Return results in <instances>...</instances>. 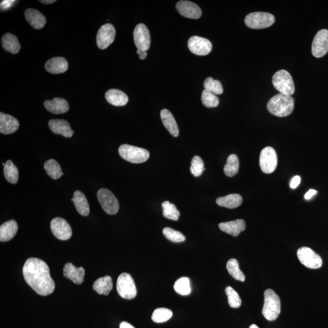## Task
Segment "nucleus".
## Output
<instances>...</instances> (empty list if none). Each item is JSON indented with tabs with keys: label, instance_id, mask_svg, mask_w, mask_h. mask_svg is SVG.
<instances>
[{
	"label": "nucleus",
	"instance_id": "nucleus-1",
	"mask_svg": "<svg viewBox=\"0 0 328 328\" xmlns=\"http://www.w3.org/2000/svg\"><path fill=\"white\" fill-rule=\"evenodd\" d=\"M23 275L26 283L37 294L48 296L54 292L55 283L50 275L48 265L41 259L30 258L23 267Z\"/></svg>",
	"mask_w": 328,
	"mask_h": 328
},
{
	"label": "nucleus",
	"instance_id": "nucleus-2",
	"mask_svg": "<svg viewBox=\"0 0 328 328\" xmlns=\"http://www.w3.org/2000/svg\"><path fill=\"white\" fill-rule=\"evenodd\" d=\"M294 108V100L291 96L279 93L269 100L267 109L272 115L286 117L291 114Z\"/></svg>",
	"mask_w": 328,
	"mask_h": 328
},
{
	"label": "nucleus",
	"instance_id": "nucleus-3",
	"mask_svg": "<svg viewBox=\"0 0 328 328\" xmlns=\"http://www.w3.org/2000/svg\"><path fill=\"white\" fill-rule=\"evenodd\" d=\"M281 313V300L278 295L272 289L264 292V303L262 313L268 321L276 320Z\"/></svg>",
	"mask_w": 328,
	"mask_h": 328
},
{
	"label": "nucleus",
	"instance_id": "nucleus-4",
	"mask_svg": "<svg viewBox=\"0 0 328 328\" xmlns=\"http://www.w3.org/2000/svg\"><path fill=\"white\" fill-rule=\"evenodd\" d=\"M119 153L125 161L133 164L143 163L150 157V153L146 149L128 144L121 145Z\"/></svg>",
	"mask_w": 328,
	"mask_h": 328
},
{
	"label": "nucleus",
	"instance_id": "nucleus-5",
	"mask_svg": "<svg viewBox=\"0 0 328 328\" xmlns=\"http://www.w3.org/2000/svg\"><path fill=\"white\" fill-rule=\"evenodd\" d=\"M272 83L279 93L291 96L295 93V88L292 77L287 71H277L273 76Z\"/></svg>",
	"mask_w": 328,
	"mask_h": 328
},
{
	"label": "nucleus",
	"instance_id": "nucleus-6",
	"mask_svg": "<svg viewBox=\"0 0 328 328\" xmlns=\"http://www.w3.org/2000/svg\"><path fill=\"white\" fill-rule=\"evenodd\" d=\"M117 291L122 298L132 299L137 295L135 281L130 274L122 273L120 275L116 284Z\"/></svg>",
	"mask_w": 328,
	"mask_h": 328
},
{
	"label": "nucleus",
	"instance_id": "nucleus-7",
	"mask_svg": "<svg viewBox=\"0 0 328 328\" xmlns=\"http://www.w3.org/2000/svg\"><path fill=\"white\" fill-rule=\"evenodd\" d=\"M274 22L275 17L269 13H251L245 18L246 25L252 29H263L270 27Z\"/></svg>",
	"mask_w": 328,
	"mask_h": 328
},
{
	"label": "nucleus",
	"instance_id": "nucleus-8",
	"mask_svg": "<svg viewBox=\"0 0 328 328\" xmlns=\"http://www.w3.org/2000/svg\"><path fill=\"white\" fill-rule=\"evenodd\" d=\"M98 201L103 210L109 215H115L118 212L119 204L113 193L107 189H100L97 193Z\"/></svg>",
	"mask_w": 328,
	"mask_h": 328
},
{
	"label": "nucleus",
	"instance_id": "nucleus-9",
	"mask_svg": "<svg viewBox=\"0 0 328 328\" xmlns=\"http://www.w3.org/2000/svg\"><path fill=\"white\" fill-rule=\"evenodd\" d=\"M278 165L277 155L274 148L270 147L264 148L259 157V165L262 172L267 174L275 172Z\"/></svg>",
	"mask_w": 328,
	"mask_h": 328
},
{
	"label": "nucleus",
	"instance_id": "nucleus-10",
	"mask_svg": "<svg viewBox=\"0 0 328 328\" xmlns=\"http://www.w3.org/2000/svg\"><path fill=\"white\" fill-rule=\"evenodd\" d=\"M297 256L301 263L309 269H317L323 265L321 256L309 247H303L299 249Z\"/></svg>",
	"mask_w": 328,
	"mask_h": 328
},
{
	"label": "nucleus",
	"instance_id": "nucleus-11",
	"mask_svg": "<svg viewBox=\"0 0 328 328\" xmlns=\"http://www.w3.org/2000/svg\"><path fill=\"white\" fill-rule=\"evenodd\" d=\"M116 30L111 24L102 25L99 28L96 37L97 45L100 49L104 50L115 41Z\"/></svg>",
	"mask_w": 328,
	"mask_h": 328
},
{
	"label": "nucleus",
	"instance_id": "nucleus-12",
	"mask_svg": "<svg viewBox=\"0 0 328 328\" xmlns=\"http://www.w3.org/2000/svg\"><path fill=\"white\" fill-rule=\"evenodd\" d=\"M50 228L54 236L60 240H68L72 236V229L64 219L54 218L51 221Z\"/></svg>",
	"mask_w": 328,
	"mask_h": 328
},
{
	"label": "nucleus",
	"instance_id": "nucleus-13",
	"mask_svg": "<svg viewBox=\"0 0 328 328\" xmlns=\"http://www.w3.org/2000/svg\"><path fill=\"white\" fill-rule=\"evenodd\" d=\"M188 47L191 52L198 56L207 55L212 49V44L209 40L196 36L190 37Z\"/></svg>",
	"mask_w": 328,
	"mask_h": 328
},
{
	"label": "nucleus",
	"instance_id": "nucleus-14",
	"mask_svg": "<svg viewBox=\"0 0 328 328\" xmlns=\"http://www.w3.org/2000/svg\"><path fill=\"white\" fill-rule=\"evenodd\" d=\"M134 42L138 50L147 51L150 47L151 39L149 30L146 25L139 24L133 32Z\"/></svg>",
	"mask_w": 328,
	"mask_h": 328
},
{
	"label": "nucleus",
	"instance_id": "nucleus-15",
	"mask_svg": "<svg viewBox=\"0 0 328 328\" xmlns=\"http://www.w3.org/2000/svg\"><path fill=\"white\" fill-rule=\"evenodd\" d=\"M312 53L315 58H322L328 53V30L323 29L316 33L312 42Z\"/></svg>",
	"mask_w": 328,
	"mask_h": 328
},
{
	"label": "nucleus",
	"instance_id": "nucleus-16",
	"mask_svg": "<svg viewBox=\"0 0 328 328\" xmlns=\"http://www.w3.org/2000/svg\"><path fill=\"white\" fill-rule=\"evenodd\" d=\"M176 7L178 13L187 18L197 19L202 15L201 8L192 2L182 0L177 3Z\"/></svg>",
	"mask_w": 328,
	"mask_h": 328
},
{
	"label": "nucleus",
	"instance_id": "nucleus-17",
	"mask_svg": "<svg viewBox=\"0 0 328 328\" xmlns=\"http://www.w3.org/2000/svg\"><path fill=\"white\" fill-rule=\"evenodd\" d=\"M85 271L84 268H77L72 263L68 262L64 267V275L76 284H81L84 281Z\"/></svg>",
	"mask_w": 328,
	"mask_h": 328
},
{
	"label": "nucleus",
	"instance_id": "nucleus-18",
	"mask_svg": "<svg viewBox=\"0 0 328 328\" xmlns=\"http://www.w3.org/2000/svg\"><path fill=\"white\" fill-rule=\"evenodd\" d=\"M50 130L57 135H61L65 138H71L74 133L69 123L64 119H51L48 122Z\"/></svg>",
	"mask_w": 328,
	"mask_h": 328
},
{
	"label": "nucleus",
	"instance_id": "nucleus-19",
	"mask_svg": "<svg viewBox=\"0 0 328 328\" xmlns=\"http://www.w3.org/2000/svg\"><path fill=\"white\" fill-rule=\"evenodd\" d=\"M219 227L222 232L236 237L246 229V225L243 219H236L235 221L222 222L219 224Z\"/></svg>",
	"mask_w": 328,
	"mask_h": 328
},
{
	"label": "nucleus",
	"instance_id": "nucleus-20",
	"mask_svg": "<svg viewBox=\"0 0 328 328\" xmlns=\"http://www.w3.org/2000/svg\"><path fill=\"white\" fill-rule=\"evenodd\" d=\"M19 122L13 116L7 114L0 113V133L10 135L18 130Z\"/></svg>",
	"mask_w": 328,
	"mask_h": 328
},
{
	"label": "nucleus",
	"instance_id": "nucleus-21",
	"mask_svg": "<svg viewBox=\"0 0 328 328\" xmlns=\"http://www.w3.org/2000/svg\"><path fill=\"white\" fill-rule=\"evenodd\" d=\"M25 19L31 27L35 29H42L47 22L45 17L35 9L28 8L25 12Z\"/></svg>",
	"mask_w": 328,
	"mask_h": 328
},
{
	"label": "nucleus",
	"instance_id": "nucleus-22",
	"mask_svg": "<svg viewBox=\"0 0 328 328\" xmlns=\"http://www.w3.org/2000/svg\"><path fill=\"white\" fill-rule=\"evenodd\" d=\"M44 106L50 113L60 115L67 112L69 110V104L65 99L56 98L48 100L44 102Z\"/></svg>",
	"mask_w": 328,
	"mask_h": 328
},
{
	"label": "nucleus",
	"instance_id": "nucleus-23",
	"mask_svg": "<svg viewBox=\"0 0 328 328\" xmlns=\"http://www.w3.org/2000/svg\"><path fill=\"white\" fill-rule=\"evenodd\" d=\"M46 70L51 74H61L67 71L68 64L67 60L61 57L51 58L46 62L45 65Z\"/></svg>",
	"mask_w": 328,
	"mask_h": 328
},
{
	"label": "nucleus",
	"instance_id": "nucleus-24",
	"mask_svg": "<svg viewBox=\"0 0 328 328\" xmlns=\"http://www.w3.org/2000/svg\"><path fill=\"white\" fill-rule=\"evenodd\" d=\"M105 99L110 104L117 107L124 106L128 102L126 94L119 90H108L105 95Z\"/></svg>",
	"mask_w": 328,
	"mask_h": 328
},
{
	"label": "nucleus",
	"instance_id": "nucleus-25",
	"mask_svg": "<svg viewBox=\"0 0 328 328\" xmlns=\"http://www.w3.org/2000/svg\"><path fill=\"white\" fill-rule=\"evenodd\" d=\"M73 202L76 209L80 215L87 216L90 213V206L86 197L84 193L80 191H76L74 193L73 198L71 199Z\"/></svg>",
	"mask_w": 328,
	"mask_h": 328
},
{
	"label": "nucleus",
	"instance_id": "nucleus-26",
	"mask_svg": "<svg viewBox=\"0 0 328 328\" xmlns=\"http://www.w3.org/2000/svg\"><path fill=\"white\" fill-rule=\"evenodd\" d=\"M161 118L165 128L174 137L179 136V129L175 118L170 111L164 109L161 111Z\"/></svg>",
	"mask_w": 328,
	"mask_h": 328
},
{
	"label": "nucleus",
	"instance_id": "nucleus-27",
	"mask_svg": "<svg viewBox=\"0 0 328 328\" xmlns=\"http://www.w3.org/2000/svg\"><path fill=\"white\" fill-rule=\"evenodd\" d=\"M17 230L18 226L15 221L10 220L5 222L0 226V241H10L16 236Z\"/></svg>",
	"mask_w": 328,
	"mask_h": 328
},
{
	"label": "nucleus",
	"instance_id": "nucleus-28",
	"mask_svg": "<svg viewBox=\"0 0 328 328\" xmlns=\"http://www.w3.org/2000/svg\"><path fill=\"white\" fill-rule=\"evenodd\" d=\"M242 198L239 194H230V195L220 197L216 199V203L219 206L228 208V209H235L242 204Z\"/></svg>",
	"mask_w": 328,
	"mask_h": 328
},
{
	"label": "nucleus",
	"instance_id": "nucleus-29",
	"mask_svg": "<svg viewBox=\"0 0 328 328\" xmlns=\"http://www.w3.org/2000/svg\"><path fill=\"white\" fill-rule=\"evenodd\" d=\"M113 287L112 278L110 276L100 278L94 283L93 289L99 295H108Z\"/></svg>",
	"mask_w": 328,
	"mask_h": 328
},
{
	"label": "nucleus",
	"instance_id": "nucleus-30",
	"mask_svg": "<svg viewBox=\"0 0 328 328\" xmlns=\"http://www.w3.org/2000/svg\"><path fill=\"white\" fill-rule=\"evenodd\" d=\"M2 44L5 50L12 54L18 53L21 50V44L18 39L12 34H5L2 37Z\"/></svg>",
	"mask_w": 328,
	"mask_h": 328
},
{
	"label": "nucleus",
	"instance_id": "nucleus-31",
	"mask_svg": "<svg viewBox=\"0 0 328 328\" xmlns=\"http://www.w3.org/2000/svg\"><path fill=\"white\" fill-rule=\"evenodd\" d=\"M44 168L48 176L53 179H58L64 175L59 164L53 159L45 162Z\"/></svg>",
	"mask_w": 328,
	"mask_h": 328
},
{
	"label": "nucleus",
	"instance_id": "nucleus-32",
	"mask_svg": "<svg viewBox=\"0 0 328 328\" xmlns=\"http://www.w3.org/2000/svg\"><path fill=\"white\" fill-rule=\"evenodd\" d=\"M5 178L11 184H15L19 180V171L13 162L8 160L6 162L4 168Z\"/></svg>",
	"mask_w": 328,
	"mask_h": 328
},
{
	"label": "nucleus",
	"instance_id": "nucleus-33",
	"mask_svg": "<svg viewBox=\"0 0 328 328\" xmlns=\"http://www.w3.org/2000/svg\"><path fill=\"white\" fill-rule=\"evenodd\" d=\"M227 269L229 274L236 280L244 282L246 279V276L239 269V262L236 259H230L227 262Z\"/></svg>",
	"mask_w": 328,
	"mask_h": 328
},
{
	"label": "nucleus",
	"instance_id": "nucleus-34",
	"mask_svg": "<svg viewBox=\"0 0 328 328\" xmlns=\"http://www.w3.org/2000/svg\"><path fill=\"white\" fill-rule=\"evenodd\" d=\"M239 162L238 156L231 155L228 157L227 163L224 168V173L228 177H233L238 173Z\"/></svg>",
	"mask_w": 328,
	"mask_h": 328
},
{
	"label": "nucleus",
	"instance_id": "nucleus-35",
	"mask_svg": "<svg viewBox=\"0 0 328 328\" xmlns=\"http://www.w3.org/2000/svg\"><path fill=\"white\" fill-rule=\"evenodd\" d=\"M174 289L179 295L182 296L190 295L192 292V288H191L189 278L182 277L178 279L174 285Z\"/></svg>",
	"mask_w": 328,
	"mask_h": 328
},
{
	"label": "nucleus",
	"instance_id": "nucleus-36",
	"mask_svg": "<svg viewBox=\"0 0 328 328\" xmlns=\"http://www.w3.org/2000/svg\"><path fill=\"white\" fill-rule=\"evenodd\" d=\"M172 316V310L166 308H158L153 312L152 319L156 323H162L169 320Z\"/></svg>",
	"mask_w": 328,
	"mask_h": 328
},
{
	"label": "nucleus",
	"instance_id": "nucleus-37",
	"mask_svg": "<svg viewBox=\"0 0 328 328\" xmlns=\"http://www.w3.org/2000/svg\"><path fill=\"white\" fill-rule=\"evenodd\" d=\"M163 209V215L165 218L171 220L178 221L180 213L177 209L175 205L171 204L170 202L165 201L162 204Z\"/></svg>",
	"mask_w": 328,
	"mask_h": 328
},
{
	"label": "nucleus",
	"instance_id": "nucleus-38",
	"mask_svg": "<svg viewBox=\"0 0 328 328\" xmlns=\"http://www.w3.org/2000/svg\"><path fill=\"white\" fill-rule=\"evenodd\" d=\"M205 90L215 94L216 95H221L223 93V87L221 83L218 80L213 79L212 78H208L205 80L204 82Z\"/></svg>",
	"mask_w": 328,
	"mask_h": 328
},
{
	"label": "nucleus",
	"instance_id": "nucleus-39",
	"mask_svg": "<svg viewBox=\"0 0 328 328\" xmlns=\"http://www.w3.org/2000/svg\"><path fill=\"white\" fill-rule=\"evenodd\" d=\"M201 101L204 106L207 108L218 107L219 103L218 97L206 90L202 91Z\"/></svg>",
	"mask_w": 328,
	"mask_h": 328
},
{
	"label": "nucleus",
	"instance_id": "nucleus-40",
	"mask_svg": "<svg viewBox=\"0 0 328 328\" xmlns=\"http://www.w3.org/2000/svg\"><path fill=\"white\" fill-rule=\"evenodd\" d=\"M229 306L232 308H239L241 306L242 301L238 293L232 287L228 286L226 289Z\"/></svg>",
	"mask_w": 328,
	"mask_h": 328
},
{
	"label": "nucleus",
	"instance_id": "nucleus-41",
	"mask_svg": "<svg viewBox=\"0 0 328 328\" xmlns=\"http://www.w3.org/2000/svg\"><path fill=\"white\" fill-rule=\"evenodd\" d=\"M163 234L165 238L173 242H182L185 240V237L183 234L169 227L164 228Z\"/></svg>",
	"mask_w": 328,
	"mask_h": 328
},
{
	"label": "nucleus",
	"instance_id": "nucleus-42",
	"mask_svg": "<svg viewBox=\"0 0 328 328\" xmlns=\"http://www.w3.org/2000/svg\"><path fill=\"white\" fill-rule=\"evenodd\" d=\"M205 170L204 162L200 157L195 156L192 160V165L190 167V172L195 177L200 176Z\"/></svg>",
	"mask_w": 328,
	"mask_h": 328
},
{
	"label": "nucleus",
	"instance_id": "nucleus-43",
	"mask_svg": "<svg viewBox=\"0 0 328 328\" xmlns=\"http://www.w3.org/2000/svg\"><path fill=\"white\" fill-rule=\"evenodd\" d=\"M301 183V178L300 176H296L292 179L291 182H290V187L293 189H296L297 188L298 185Z\"/></svg>",
	"mask_w": 328,
	"mask_h": 328
},
{
	"label": "nucleus",
	"instance_id": "nucleus-44",
	"mask_svg": "<svg viewBox=\"0 0 328 328\" xmlns=\"http://www.w3.org/2000/svg\"><path fill=\"white\" fill-rule=\"evenodd\" d=\"M15 1H8V0H4L1 2V9L2 10H7L12 6Z\"/></svg>",
	"mask_w": 328,
	"mask_h": 328
},
{
	"label": "nucleus",
	"instance_id": "nucleus-45",
	"mask_svg": "<svg viewBox=\"0 0 328 328\" xmlns=\"http://www.w3.org/2000/svg\"><path fill=\"white\" fill-rule=\"evenodd\" d=\"M316 193H317L316 190L310 189V190L308 191L306 195H305V199H307V200H309V199H311L313 196L316 195Z\"/></svg>",
	"mask_w": 328,
	"mask_h": 328
},
{
	"label": "nucleus",
	"instance_id": "nucleus-46",
	"mask_svg": "<svg viewBox=\"0 0 328 328\" xmlns=\"http://www.w3.org/2000/svg\"><path fill=\"white\" fill-rule=\"evenodd\" d=\"M137 53L139 54V58L144 60L147 58V53L146 51L144 50H137Z\"/></svg>",
	"mask_w": 328,
	"mask_h": 328
},
{
	"label": "nucleus",
	"instance_id": "nucleus-47",
	"mask_svg": "<svg viewBox=\"0 0 328 328\" xmlns=\"http://www.w3.org/2000/svg\"><path fill=\"white\" fill-rule=\"evenodd\" d=\"M120 328H135L132 325H131L130 324L127 323V322H122L121 324H120Z\"/></svg>",
	"mask_w": 328,
	"mask_h": 328
},
{
	"label": "nucleus",
	"instance_id": "nucleus-48",
	"mask_svg": "<svg viewBox=\"0 0 328 328\" xmlns=\"http://www.w3.org/2000/svg\"><path fill=\"white\" fill-rule=\"evenodd\" d=\"M55 2V0H45V1H44V0H42V1H40V2H41L42 4L46 5L53 4V3Z\"/></svg>",
	"mask_w": 328,
	"mask_h": 328
},
{
	"label": "nucleus",
	"instance_id": "nucleus-49",
	"mask_svg": "<svg viewBox=\"0 0 328 328\" xmlns=\"http://www.w3.org/2000/svg\"><path fill=\"white\" fill-rule=\"evenodd\" d=\"M249 328H259L258 326H256L255 324L251 325Z\"/></svg>",
	"mask_w": 328,
	"mask_h": 328
}]
</instances>
